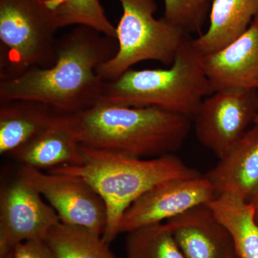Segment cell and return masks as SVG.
<instances>
[{"mask_svg": "<svg viewBox=\"0 0 258 258\" xmlns=\"http://www.w3.org/2000/svg\"><path fill=\"white\" fill-rule=\"evenodd\" d=\"M254 124L258 125V113L257 116H256L255 119L254 120Z\"/></svg>", "mask_w": 258, "mask_h": 258, "instance_id": "cell-26", "label": "cell"}, {"mask_svg": "<svg viewBox=\"0 0 258 258\" xmlns=\"http://www.w3.org/2000/svg\"><path fill=\"white\" fill-rule=\"evenodd\" d=\"M216 198L205 175L162 181L142 195L125 212L119 232L162 223Z\"/></svg>", "mask_w": 258, "mask_h": 258, "instance_id": "cell-10", "label": "cell"}, {"mask_svg": "<svg viewBox=\"0 0 258 258\" xmlns=\"http://www.w3.org/2000/svg\"><path fill=\"white\" fill-rule=\"evenodd\" d=\"M202 2H205V3H210V1H213V0H200Z\"/></svg>", "mask_w": 258, "mask_h": 258, "instance_id": "cell-27", "label": "cell"}, {"mask_svg": "<svg viewBox=\"0 0 258 258\" xmlns=\"http://www.w3.org/2000/svg\"><path fill=\"white\" fill-rule=\"evenodd\" d=\"M66 116L81 145L141 159L174 154L191 126L188 117L156 107L97 103Z\"/></svg>", "mask_w": 258, "mask_h": 258, "instance_id": "cell-2", "label": "cell"}, {"mask_svg": "<svg viewBox=\"0 0 258 258\" xmlns=\"http://www.w3.org/2000/svg\"><path fill=\"white\" fill-rule=\"evenodd\" d=\"M14 258H55L43 240H29L19 244L14 249Z\"/></svg>", "mask_w": 258, "mask_h": 258, "instance_id": "cell-22", "label": "cell"}, {"mask_svg": "<svg viewBox=\"0 0 258 258\" xmlns=\"http://www.w3.org/2000/svg\"><path fill=\"white\" fill-rule=\"evenodd\" d=\"M58 29L44 0H0V80L51 67L57 60Z\"/></svg>", "mask_w": 258, "mask_h": 258, "instance_id": "cell-5", "label": "cell"}, {"mask_svg": "<svg viewBox=\"0 0 258 258\" xmlns=\"http://www.w3.org/2000/svg\"><path fill=\"white\" fill-rule=\"evenodd\" d=\"M258 13V0H213L210 26L191 44L201 55L221 50L248 29Z\"/></svg>", "mask_w": 258, "mask_h": 258, "instance_id": "cell-15", "label": "cell"}, {"mask_svg": "<svg viewBox=\"0 0 258 258\" xmlns=\"http://www.w3.org/2000/svg\"><path fill=\"white\" fill-rule=\"evenodd\" d=\"M0 258H14V251L10 252L9 253L4 254V255L0 256Z\"/></svg>", "mask_w": 258, "mask_h": 258, "instance_id": "cell-25", "label": "cell"}, {"mask_svg": "<svg viewBox=\"0 0 258 258\" xmlns=\"http://www.w3.org/2000/svg\"><path fill=\"white\" fill-rule=\"evenodd\" d=\"M219 159L205 175L216 198L231 195L252 201L258 194V125L253 124Z\"/></svg>", "mask_w": 258, "mask_h": 258, "instance_id": "cell-13", "label": "cell"}, {"mask_svg": "<svg viewBox=\"0 0 258 258\" xmlns=\"http://www.w3.org/2000/svg\"><path fill=\"white\" fill-rule=\"evenodd\" d=\"M127 234L126 258H185L166 222Z\"/></svg>", "mask_w": 258, "mask_h": 258, "instance_id": "cell-19", "label": "cell"}, {"mask_svg": "<svg viewBox=\"0 0 258 258\" xmlns=\"http://www.w3.org/2000/svg\"><path fill=\"white\" fill-rule=\"evenodd\" d=\"M117 50L116 39L88 27H76L57 39V60L51 67L0 80V102H40L64 114L84 111L98 103L101 96L105 81L97 68Z\"/></svg>", "mask_w": 258, "mask_h": 258, "instance_id": "cell-1", "label": "cell"}, {"mask_svg": "<svg viewBox=\"0 0 258 258\" xmlns=\"http://www.w3.org/2000/svg\"><path fill=\"white\" fill-rule=\"evenodd\" d=\"M80 149L82 164L61 166L49 171L81 178L101 195L107 212L102 239L108 244L119 235L125 212L148 190L167 180L203 176L174 154L141 159L81 144Z\"/></svg>", "mask_w": 258, "mask_h": 258, "instance_id": "cell-3", "label": "cell"}, {"mask_svg": "<svg viewBox=\"0 0 258 258\" xmlns=\"http://www.w3.org/2000/svg\"><path fill=\"white\" fill-rule=\"evenodd\" d=\"M228 231L238 258H258V223L250 202L230 195L217 197L208 204Z\"/></svg>", "mask_w": 258, "mask_h": 258, "instance_id": "cell-17", "label": "cell"}, {"mask_svg": "<svg viewBox=\"0 0 258 258\" xmlns=\"http://www.w3.org/2000/svg\"><path fill=\"white\" fill-rule=\"evenodd\" d=\"M45 241L55 258H118L101 236L61 222L49 231Z\"/></svg>", "mask_w": 258, "mask_h": 258, "instance_id": "cell-18", "label": "cell"}, {"mask_svg": "<svg viewBox=\"0 0 258 258\" xmlns=\"http://www.w3.org/2000/svg\"><path fill=\"white\" fill-rule=\"evenodd\" d=\"M250 203L253 205L254 210H255L256 220H257L258 223V194Z\"/></svg>", "mask_w": 258, "mask_h": 258, "instance_id": "cell-24", "label": "cell"}, {"mask_svg": "<svg viewBox=\"0 0 258 258\" xmlns=\"http://www.w3.org/2000/svg\"><path fill=\"white\" fill-rule=\"evenodd\" d=\"M53 11L60 28L86 26L116 39V28L107 18L99 0H60Z\"/></svg>", "mask_w": 258, "mask_h": 258, "instance_id": "cell-20", "label": "cell"}, {"mask_svg": "<svg viewBox=\"0 0 258 258\" xmlns=\"http://www.w3.org/2000/svg\"><path fill=\"white\" fill-rule=\"evenodd\" d=\"M213 92L258 89V13L248 29L221 50L203 56Z\"/></svg>", "mask_w": 258, "mask_h": 258, "instance_id": "cell-11", "label": "cell"}, {"mask_svg": "<svg viewBox=\"0 0 258 258\" xmlns=\"http://www.w3.org/2000/svg\"><path fill=\"white\" fill-rule=\"evenodd\" d=\"M257 113V90L215 91L194 115L197 137L220 158L243 137Z\"/></svg>", "mask_w": 258, "mask_h": 258, "instance_id": "cell-7", "label": "cell"}, {"mask_svg": "<svg viewBox=\"0 0 258 258\" xmlns=\"http://www.w3.org/2000/svg\"><path fill=\"white\" fill-rule=\"evenodd\" d=\"M81 144L70 128L66 114L58 113L46 128L10 154L23 166L54 169L82 164Z\"/></svg>", "mask_w": 258, "mask_h": 258, "instance_id": "cell-14", "label": "cell"}, {"mask_svg": "<svg viewBox=\"0 0 258 258\" xmlns=\"http://www.w3.org/2000/svg\"><path fill=\"white\" fill-rule=\"evenodd\" d=\"M118 1L123 15L116 27L118 50L97 68V74L104 81H113L143 61L171 66L189 34L165 18H155L156 0Z\"/></svg>", "mask_w": 258, "mask_h": 258, "instance_id": "cell-6", "label": "cell"}, {"mask_svg": "<svg viewBox=\"0 0 258 258\" xmlns=\"http://www.w3.org/2000/svg\"><path fill=\"white\" fill-rule=\"evenodd\" d=\"M44 1H45V4L47 5V7H48L50 9L53 10L60 0H44Z\"/></svg>", "mask_w": 258, "mask_h": 258, "instance_id": "cell-23", "label": "cell"}, {"mask_svg": "<svg viewBox=\"0 0 258 258\" xmlns=\"http://www.w3.org/2000/svg\"><path fill=\"white\" fill-rule=\"evenodd\" d=\"M185 258H238L228 231L208 205L166 222Z\"/></svg>", "mask_w": 258, "mask_h": 258, "instance_id": "cell-12", "label": "cell"}, {"mask_svg": "<svg viewBox=\"0 0 258 258\" xmlns=\"http://www.w3.org/2000/svg\"><path fill=\"white\" fill-rule=\"evenodd\" d=\"M60 222L40 192L19 176L0 192V256L25 241L45 240Z\"/></svg>", "mask_w": 258, "mask_h": 258, "instance_id": "cell-9", "label": "cell"}, {"mask_svg": "<svg viewBox=\"0 0 258 258\" xmlns=\"http://www.w3.org/2000/svg\"><path fill=\"white\" fill-rule=\"evenodd\" d=\"M19 176L47 200L62 223L82 227L102 237L106 225V205L85 180L25 166L20 169Z\"/></svg>", "mask_w": 258, "mask_h": 258, "instance_id": "cell-8", "label": "cell"}, {"mask_svg": "<svg viewBox=\"0 0 258 258\" xmlns=\"http://www.w3.org/2000/svg\"><path fill=\"white\" fill-rule=\"evenodd\" d=\"M212 93L203 55L188 39L169 69H132L114 81H105L98 103L156 107L191 119L202 101Z\"/></svg>", "mask_w": 258, "mask_h": 258, "instance_id": "cell-4", "label": "cell"}, {"mask_svg": "<svg viewBox=\"0 0 258 258\" xmlns=\"http://www.w3.org/2000/svg\"><path fill=\"white\" fill-rule=\"evenodd\" d=\"M59 112L28 100L0 102V154H11L46 128Z\"/></svg>", "mask_w": 258, "mask_h": 258, "instance_id": "cell-16", "label": "cell"}, {"mask_svg": "<svg viewBox=\"0 0 258 258\" xmlns=\"http://www.w3.org/2000/svg\"><path fill=\"white\" fill-rule=\"evenodd\" d=\"M210 3L200 0H164V16L186 33L202 34Z\"/></svg>", "mask_w": 258, "mask_h": 258, "instance_id": "cell-21", "label": "cell"}]
</instances>
